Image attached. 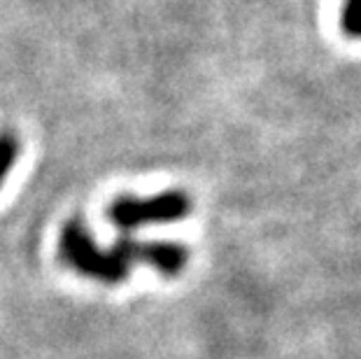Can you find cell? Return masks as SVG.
I'll return each instance as SVG.
<instances>
[{
  "label": "cell",
  "instance_id": "cell-2",
  "mask_svg": "<svg viewBox=\"0 0 361 359\" xmlns=\"http://www.w3.org/2000/svg\"><path fill=\"white\" fill-rule=\"evenodd\" d=\"M191 212V201L182 192H166L149 198L119 196L107 208V217L121 231L145 226V224H171L180 221Z\"/></svg>",
  "mask_w": 361,
  "mask_h": 359
},
{
  "label": "cell",
  "instance_id": "cell-3",
  "mask_svg": "<svg viewBox=\"0 0 361 359\" xmlns=\"http://www.w3.org/2000/svg\"><path fill=\"white\" fill-rule=\"evenodd\" d=\"M19 157V142L12 133H0V185Z\"/></svg>",
  "mask_w": 361,
  "mask_h": 359
},
{
  "label": "cell",
  "instance_id": "cell-4",
  "mask_svg": "<svg viewBox=\"0 0 361 359\" xmlns=\"http://www.w3.org/2000/svg\"><path fill=\"white\" fill-rule=\"evenodd\" d=\"M341 24L348 35L361 37V0H345Z\"/></svg>",
  "mask_w": 361,
  "mask_h": 359
},
{
  "label": "cell",
  "instance_id": "cell-1",
  "mask_svg": "<svg viewBox=\"0 0 361 359\" xmlns=\"http://www.w3.org/2000/svg\"><path fill=\"white\" fill-rule=\"evenodd\" d=\"M59 248L68 266L82 276L110 285L126 280L133 264H149L164 276H178L189 262V252L180 243H135L133 238H119L114 248L101 250L80 219H71L63 226Z\"/></svg>",
  "mask_w": 361,
  "mask_h": 359
}]
</instances>
